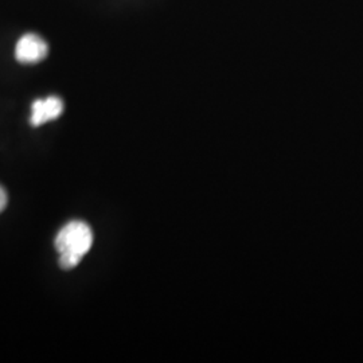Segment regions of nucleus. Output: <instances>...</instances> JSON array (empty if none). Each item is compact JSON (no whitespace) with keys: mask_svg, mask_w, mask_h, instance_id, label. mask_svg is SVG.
Segmentation results:
<instances>
[{"mask_svg":"<svg viewBox=\"0 0 363 363\" xmlns=\"http://www.w3.org/2000/svg\"><path fill=\"white\" fill-rule=\"evenodd\" d=\"M54 245L60 255V267L64 271L74 269L93 245L91 226L84 220L66 223L57 234Z\"/></svg>","mask_w":363,"mask_h":363,"instance_id":"1","label":"nucleus"},{"mask_svg":"<svg viewBox=\"0 0 363 363\" xmlns=\"http://www.w3.org/2000/svg\"><path fill=\"white\" fill-rule=\"evenodd\" d=\"M49 55V45L35 33H27L18 40L15 58L23 65H37Z\"/></svg>","mask_w":363,"mask_h":363,"instance_id":"2","label":"nucleus"},{"mask_svg":"<svg viewBox=\"0 0 363 363\" xmlns=\"http://www.w3.org/2000/svg\"><path fill=\"white\" fill-rule=\"evenodd\" d=\"M64 101L58 96L38 99L31 105L30 124L33 127H40L49 121H54L64 113Z\"/></svg>","mask_w":363,"mask_h":363,"instance_id":"3","label":"nucleus"},{"mask_svg":"<svg viewBox=\"0 0 363 363\" xmlns=\"http://www.w3.org/2000/svg\"><path fill=\"white\" fill-rule=\"evenodd\" d=\"M7 203H9V196H7L6 190L0 186V213L7 208Z\"/></svg>","mask_w":363,"mask_h":363,"instance_id":"4","label":"nucleus"}]
</instances>
